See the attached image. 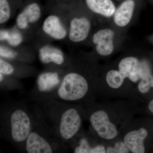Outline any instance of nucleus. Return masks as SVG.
Returning a JSON list of instances; mask_svg holds the SVG:
<instances>
[{"label":"nucleus","instance_id":"1","mask_svg":"<svg viewBox=\"0 0 153 153\" xmlns=\"http://www.w3.org/2000/svg\"><path fill=\"white\" fill-rule=\"evenodd\" d=\"M97 97L128 99L145 104L153 98V52L124 55L101 66Z\"/></svg>","mask_w":153,"mask_h":153},{"label":"nucleus","instance_id":"2","mask_svg":"<svg viewBox=\"0 0 153 153\" xmlns=\"http://www.w3.org/2000/svg\"><path fill=\"white\" fill-rule=\"evenodd\" d=\"M100 68L94 53L72 57L60 86L49 98L84 105L96 101Z\"/></svg>","mask_w":153,"mask_h":153},{"label":"nucleus","instance_id":"3","mask_svg":"<svg viewBox=\"0 0 153 153\" xmlns=\"http://www.w3.org/2000/svg\"><path fill=\"white\" fill-rule=\"evenodd\" d=\"M142 105L128 99L96 100L86 105L88 129L106 143L120 138L137 115L143 113Z\"/></svg>","mask_w":153,"mask_h":153},{"label":"nucleus","instance_id":"4","mask_svg":"<svg viewBox=\"0 0 153 153\" xmlns=\"http://www.w3.org/2000/svg\"><path fill=\"white\" fill-rule=\"evenodd\" d=\"M40 108L47 123L61 141L68 143L82 130L87 113L83 105L53 98L33 102Z\"/></svg>","mask_w":153,"mask_h":153},{"label":"nucleus","instance_id":"5","mask_svg":"<svg viewBox=\"0 0 153 153\" xmlns=\"http://www.w3.org/2000/svg\"><path fill=\"white\" fill-rule=\"evenodd\" d=\"M26 100L10 102L1 107L0 136L23 153L25 142L33 123L32 108Z\"/></svg>","mask_w":153,"mask_h":153},{"label":"nucleus","instance_id":"6","mask_svg":"<svg viewBox=\"0 0 153 153\" xmlns=\"http://www.w3.org/2000/svg\"><path fill=\"white\" fill-rule=\"evenodd\" d=\"M31 108L33 125L25 142L23 153H63L71 150L68 145L54 133L38 105L34 102Z\"/></svg>","mask_w":153,"mask_h":153},{"label":"nucleus","instance_id":"7","mask_svg":"<svg viewBox=\"0 0 153 153\" xmlns=\"http://www.w3.org/2000/svg\"><path fill=\"white\" fill-rule=\"evenodd\" d=\"M131 153L153 151V117H137L122 136Z\"/></svg>","mask_w":153,"mask_h":153},{"label":"nucleus","instance_id":"8","mask_svg":"<svg viewBox=\"0 0 153 153\" xmlns=\"http://www.w3.org/2000/svg\"><path fill=\"white\" fill-rule=\"evenodd\" d=\"M66 68L46 67L39 73L35 85L29 93L30 101L49 98L55 93L61 84Z\"/></svg>","mask_w":153,"mask_h":153},{"label":"nucleus","instance_id":"9","mask_svg":"<svg viewBox=\"0 0 153 153\" xmlns=\"http://www.w3.org/2000/svg\"><path fill=\"white\" fill-rule=\"evenodd\" d=\"M118 30L114 27H102L93 31L90 38L97 58H105L112 55L118 47Z\"/></svg>","mask_w":153,"mask_h":153},{"label":"nucleus","instance_id":"10","mask_svg":"<svg viewBox=\"0 0 153 153\" xmlns=\"http://www.w3.org/2000/svg\"><path fill=\"white\" fill-rule=\"evenodd\" d=\"M68 38L75 44L86 42L93 33V22L89 14H67Z\"/></svg>","mask_w":153,"mask_h":153},{"label":"nucleus","instance_id":"11","mask_svg":"<svg viewBox=\"0 0 153 153\" xmlns=\"http://www.w3.org/2000/svg\"><path fill=\"white\" fill-rule=\"evenodd\" d=\"M68 145L74 153H106L107 143L89 129H82Z\"/></svg>","mask_w":153,"mask_h":153},{"label":"nucleus","instance_id":"12","mask_svg":"<svg viewBox=\"0 0 153 153\" xmlns=\"http://www.w3.org/2000/svg\"><path fill=\"white\" fill-rule=\"evenodd\" d=\"M37 54L40 62L46 67L66 68L72 58L66 55L59 47L49 44L40 46Z\"/></svg>","mask_w":153,"mask_h":153},{"label":"nucleus","instance_id":"13","mask_svg":"<svg viewBox=\"0 0 153 153\" xmlns=\"http://www.w3.org/2000/svg\"><path fill=\"white\" fill-rule=\"evenodd\" d=\"M41 30L44 35L55 41H63L68 38L67 21L59 14L48 15L43 21Z\"/></svg>","mask_w":153,"mask_h":153},{"label":"nucleus","instance_id":"14","mask_svg":"<svg viewBox=\"0 0 153 153\" xmlns=\"http://www.w3.org/2000/svg\"><path fill=\"white\" fill-rule=\"evenodd\" d=\"M0 73L20 79L36 76L38 70L30 64L0 57Z\"/></svg>","mask_w":153,"mask_h":153},{"label":"nucleus","instance_id":"15","mask_svg":"<svg viewBox=\"0 0 153 153\" xmlns=\"http://www.w3.org/2000/svg\"><path fill=\"white\" fill-rule=\"evenodd\" d=\"M42 15V10L39 4L37 3H30L17 15L16 26L25 33L40 21Z\"/></svg>","mask_w":153,"mask_h":153},{"label":"nucleus","instance_id":"16","mask_svg":"<svg viewBox=\"0 0 153 153\" xmlns=\"http://www.w3.org/2000/svg\"><path fill=\"white\" fill-rule=\"evenodd\" d=\"M134 0H125L116 8L112 20L114 26L118 30H124L131 24L135 18Z\"/></svg>","mask_w":153,"mask_h":153},{"label":"nucleus","instance_id":"17","mask_svg":"<svg viewBox=\"0 0 153 153\" xmlns=\"http://www.w3.org/2000/svg\"><path fill=\"white\" fill-rule=\"evenodd\" d=\"M19 47L14 48L1 43L0 57L28 64L33 63L36 58L35 52L28 49H22Z\"/></svg>","mask_w":153,"mask_h":153},{"label":"nucleus","instance_id":"18","mask_svg":"<svg viewBox=\"0 0 153 153\" xmlns=\"http://www.w3.org/2000/svg\"><path fill=\"white\" fill-rule=\"evenodd\" d=\"M85 1L92 15L103 19H112L116 10L111 0H85Z\"/></svg>","mask_w":153,"mask_h":153},{"label":"nucleus","instance_id":"19","mask_svg":"<svg viewBox=\"0 0 153 153\" xmlns=\"http://www.w3.org/2000/svg\"><path fill=\"white\" fill-rule=\"evenodd\" d=\"M25 33L16 26L11 29L1 28L0 30L1 43L14 48L22 46L25 41Z\"/></svg>","mask_w":153,"mask_h":153},{"label":"nucleus","instance_id":"20","mask_svg":"<svg viewBox=\"0 0 153 153\" xmlns=\"http://www.w3.org/2000/svg\"><path fill=\"white\" fill-rule=\"evenodd\" d=\"M0 88L4 91H22L24 86L20 79L0 73Z\"/></svg>","mask_w":153,"mask_h":153},{"label":"nucleus","instance_id":"21","mask_svg":"<svg viewBox=\"0 0 153 153\" xmlns=\"http://www.w3.org/2000/svg\"><path fill=\"white\" fill-rule=\"evenodd\" d=\"M106 153H131L122 138L107 143Z\"/></svg>","mask_w":153,"mask_h":153},{"label":"nucleus","instance_id":"22","mask_svg":"<svg viewBox=\"0 0 153 153\" xmlns=\"http://www.w3.org/2000/svg\"><path fill=\"white\" fill-rule=\"evenodd\" d=\"M13 14L11 6L8 0H0V24L1 25L7 23Z\"/></svg>","mask_w":153,"mask_h":153},{"label":"nucleus","instance_id":"23","mask_svg":"<svg viewBox=\"0 0 153 153\" xmlns=\"http://www.w3.org/2000/svg\"><path fill=\"white\" fill-rule=\"evenodd\" d=\"M143 113L153 117V98L143 105Z\"/></svg>","mask_w":153,"mask_h":153},{"label":"nucleus","instance_id":"24","mask_svg":"<svg viewBox=\"0 0 153 153\" xmlns=\"http://www.w3.org/2000/svg\"><path fill=\"white\" fill-rule=\"evenodd\" d=\"M148 39L151 44H152L153 45V34L149 36V37H148Z\"/></svg>","mask_w":153,"mask_h":153},{"label":"nucleus","instance_id":"25","mask_svg":"<svg viewBox=\"0 0 153 153\" xmlns=\"http://www.w3.org/2000/svg\"><path fill=\"white\" fill-rule=\"evenodd\" d=\"M152 153H153V152H152Z\"/></svg>","mask_w":153,"mask_h":153}]
</instances>
